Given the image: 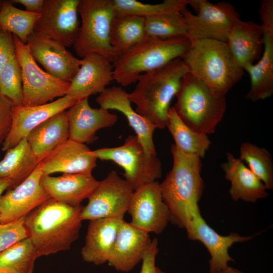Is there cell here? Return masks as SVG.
<instances>
[{
	"mask_svg": "<svg viewBox=\"0 0 273 273\" xmlns=\"http://www.w3.org/2000/svg\"><path fill=\"white\" fill-rule=\"evenodd\" d=\"M83 207L50 198L25 216V226L38 257L70 249L79 237Z\"/></svg>",
	"mask_w": 273,
	"mask_h": 273,
	"instance_id": "obj_1",
	"label": "cell"
},
{
	"mask_svg": "<svg viewBox=\"0 0 273 273\" xmlns=\"http://www.w3.org/2000/svg\"><path fill=\"white\" fill-rule=\"evenodd\" d=\"M173 164L164 180L160 184L164 202L170 214V221L185 228L192 212L199 208L204 190L201 175V158L171 147Z\"/></svg>",
	"mask_w": 273,
	"mask_h": 273,
	"instance_id": "obj_2",
	"label": "cell"
},
{
	"mask_svg": "<svg viewBox=\"0 0 273 273\" xmlns=\"http://www.w3.org/2000/svg\"><path fill=\"white\" fill-rule=\"evenodd\" d=\"M188 72L181 58L139 76L134 89L128 93L135 111L159 129L167 126L170 104L177 93L184 76Z\"/></svg>",
	"mask_w": 273,
	"mask_h": 273,
	"instance_id": "obj_3",
	"label": "cell"
},
{
	"mask_svg": "<svg viewBox=\"0 0 273 273\" xmlns=\"http://www.w3.org/2000/svg\"><path fill=\"white\" fill-rule=\"evenodd\" d=\"M181 59L188 72L220 96H225L244 74L226 42L221 41L194 40Z\"/></svg>",
	"mask_w": 273,
	"mask_h": 273,
	"instance_id": "obj_4",
	"label": "cell"
},
{
	"mask_svg": "<svg viewBox=\"0 0 273 273\" xmlns=\"http://www.w3.org/2000/svg\"><path fill=\"white\" fill-rule=\"evenodd\" d=\"M191 45L187 36L167 39L146 36L113 63L114 80L123 86L134 83L142 74L181 58Z\"/></svg>",
	"mask_w": 273,
	"mask_h": 273,
	"instance_id": "obj_5",
	"label": "cell"
},
{
	"mask_svg": "<svg viewBox=\"0 0 273 273\" xmlns=\"http://www.w3.org/2000/svg\"><path fill=\"white\" fill-rule=\"evenodd\" d=\"M175 96L173 107L186 125L206 135L215 132L226 109L225 96L216 94L189 72L183 77Z\"/></svg>",
	"mask_w": 273,
	"mask_h": 273,
	"instance_id": "obj_6",
	"label": "cell"
},
{
	"mask_svg": "<svg viewBox=\"0 0 273 273\" xmlns=\"http://www.w3.org/2000/svg\"><path fill=\"white\" fill-rule=\"evenodd\" d=\"M77 12L81 24L73 45L76 54L82 58L97 53L113 63L118 58L110 43L111 26L116 16L113 0H80Z\"/></svg>",
	"mask_w": 273,
	"mask_h": 273,
	"instance_id": "obj_7",
	"label": "cell"
},
{
	"mask_svg": "<svg viewBox=\"0 0 273 273\" xmlns=\"http://www.w3.org/2000/svg\"><path fill=\"white\" fill-rule=\"evenodd\" d=\"M91 153L97 159L111 161L121 167L124 179L134 191L156 181L162 175L160 160L146 153L136 135L128 136L120 146L101 148Z\"/></svg>",
	"mask_w": 273,
	"mask_h": 273,
	"instance_id": "obj_8",
	"label": "cell"
},
{
	"mask_svg": "<svg viewBox=\"0 0 273 273\" xmlns=\"http://www.w3.org/2000/svg\"><path fill=\"white\" fill-rule=\"evenodd\" d=\"M188 5L197 14H193L187 7L180 13L187 24L186 36L191 42L212 39L226 42L233 26L240 19L232 4L225 2L213 4L207 0H189Z\"/></svg>",
	"mask_w": 273,
	"mask_h": 273,
	"instance_id": "obj_9",
	"label": "cell"
},
{
	"mask_svg": "<svg viewBox=\"0 0 273 273\" xmlns=\"http://www.w3.org/2000/svg\"><path fill=\"white\" fill-rule=\"evenodd\" d=\"M16 55L19 64L24 106H34L52 102L66 95L70 82L49 74L36 63L26 44L13 35Z\"/></svg>",
	"mask_w": 273,
	"mask_h": 273,
	"instance_id": "obj_10",
	"label": "cell"
},
{
	"mask_svg": "<svg viewBox=\"0 0 273 273\" xmlns=\"http://www.w3.org/2000/svg\"><path fill=\"white\" fill-rule=\"evenodd\" d=\"M134 190L117 171L112 170L101 181L88 198L81 218L95 220L104 218L123 219Z\"/></svg>",
	"mask_w": 273,
	"mask_h": 273,
	"instance_id": "obj_11",
	"label": "cell"
},
{
	"mask_svg": "<svg viewBox=\"0 0 273 273\" xmlns=\"http://www.w3.org/2000/svg\"><path fill=\"white\" fill-rule=\"evenodd\" d=\"M80 0H44L33 32L65 47L74 43L79 30L77 8Z\"/></svg>",
	"mask_w": 273,
	"mask_h": 273,
	"instance_id": "obj_12",
	"label": "cell"
},
{
	"mask_svg": "<svg viewBox=\"0 0 273 273\" xmlns=\"http://www.w3.org/2000/svg\"><path fill=\"white\" fill-rule=\"evenodd\" d=\"M127 212L132 225L148 233L160 234L170 221L169 210L157 181L134 191Z\"/></svg>",
	"mask_w": 273,
	"mask_h": 273,
	"instance_id": "obj_13",
	"label": "cell"
},
{
	"mask_svg": "<svg viewBox=\"0 0 273 273\" xmlns=\"http://www.w3.org/2000/svg\"><path fill=\"white\" fill-rule=\"evenodd\" d=\"M185 228L189 239L200 241L207 249L210 256V273L216 272L229 267V262L235 261L229 255V249L235 243L247 241L253 237L242 236L237 233L220 235L205 221L199 207L192 212Z\"/></svg>",
	"mask_w": 273,
	"mask_h": 273,
	"instance_id": "obj_14",
	"label": "cell"
},
{
	"mask_svg": "<svg viewBox=\"0 0 273 273\" xmlns=\"http://www.w3.org/2000/svg\"><path fill=\"white\" fill-rule=\"evenodd\" d=\"M42 166L39 163L33 172L22 183L8 189L0 197V223L4 224L26 216L50 198L40 180Z\"/></svg>",
	"mask_w": 273,
	"mask_h": 273,
	"instance_id": "obj_15",
	"label": "cell"
},
{
	"mask_svg": "<svg viewBox=\"0 0 273 273\" xmlns=\"http://www.w3.org/2000/svg\"><path fill=\"white\" fill-rule=\"evenodd\" d=\"M77 101L65 95L58 99L34 106H13L10 131L2 144V150L7 151L16 146L37 126L54 115L66 110Z\"/></svg>",
	"mask_w": 273,
	"mask_h": 273,
	"instance_id": "obj_16",
	"label": "cell"
},
{
	"mask_svg": "<svg viewBox=\"0 0 273 273\" xmlns=\"http://www.w3.org/2000/svg\"><path fill=\"white\" fill-rule=\"evenodd\" d=\"M26 44L35 61L54 77L70 82L79 69L80 59L50 38L33 32Z\"/></svg>",
	"mask_w": 273,
	"mask_h": 273,
	"instance_id": "obj_17",
	"label": "cell"
},
{
	"mask_svg": "<svg viewBox=\"0 0 273 273\" xmlns=\"http://www.w3.org/2000/svg\"><path fill=\"white\" fill-rule=\"evenodd\" d=\"M114 66L107 58L93 53L80 59V66L66 95L76 101L101 94L114 80Z\"/></svg>",
	"mask_w": 273,
	"mask_h": 273,
	"instance_id": "obj_18",
	"label": "cell"
},
{
	"mask_svg": "<svg viewBox=\"0 0 273 273\" xmlns=\"http://www.w3.org/2000/svg\"><path fill=\"white\" fill-rule=\"evenodd\" d=\"M69 139L82 144H90L98 138L97 131L113 126L118 120L116 114L100 107L93 108L88 98L77 101L67 111Z\"/></svg>",
	"mask_w": 273,
	"mask_h": 273,
	"instance_id": "obj_19",
	"label": "cell"
},
{
	"mask_svg": "<svg viewBox=\"0 0 273 273\" xmlns=\"http://www.w3.org/2000/svg\"><path fill=\"white\" fill-rule=\"evenodd\" d=\"M151 241L149 233L123 220L108 264L117 271H130L142 261Z\"/></svg>",
	"mask_w": 273,
	"mask_h": 273,
	"instance_id": "obj_20",
	"label": "cell"
},
{
	"mask_svg": "<svg viewBox=\"0 0 273 273\" xmlns=\"http://www.w3.org/2000/svg\"><path fill=\"white\" fill-rule=\"evenodd\" d=\"M97 158L84 144L68 139L40 162L43 175L56 172L92 174Z\"/></svg>",
	"mask_w": 273,
	"mask_h": 273,
	"instance_id": "obj_21",
	"label": "cell"
},
{
	"mask_svg": "<svg viewBox=\"0 0 273 273\" xmlns=\"http://www.w3.org/2000/svg\"><path fill=\"white\" fill-rule=\"evenodd\" d=\"M96 101L100 107L116 110L124 115L146 153L157 155L153 141L156 126L132 109L128 93L122 88L116 86L106 88L97 97Z\"/></svg>",
	"mask_w": 273,
	"mask_h": 273,
	"instance_id": "obj_22",
	"label": "cell"
},
{
	"mask_svg": "<svg viewBox=\"0 0 273 273\" xmlns=\"http://www.w3.org/2000/svg\"><path fill=\"white\" fill-rule=\"evenodd\" d=\"M40 183L51 198L77 207L97 187L99 181L92 174H66L59 176L43 175Z\"/></svg>",
	"mask_w": 273,
	"mask_h": 273,
	"instance_id": "obj_23",
	"label": "cell"
},
{
	"mask_svg": "<svg viewBox=\"0 0 273 273\" xmlns=\"http://www.w3.org/2000/svg\"><path fill=\"white\" fill-rule=\"evenodd\" d=\"M260 25L263 31V54L257 63L244 68L250 78V88L245 99L253 102L266 99L273 93V23Z\"/></svg>",
	"mask_w": 273,
	"mask_h": 273,
	"instance_id": "obj_24",
	"label": "cell"
},
{
	"mask_svg": "<svg viewBox=\"0 0 273 273\" xmlns=\"http://www.w3.org/2000/svg\"><path fill=\"white\" fill-rule=\"evenodd\" d=\"M123 220L104 218L89 220L85 244L81 250L84 261L95 265L108 262Z\"/></svg>",
	"mask_w": 273,
	"mask_h": 273,
	"instance_id": "obj_25",
	"label": "cell"
},
{
	"mask_svg": "<svg viewBox=\"0 0 273 273\" xmlns=\"http://www.w3.org/2000/svg\"><path fill=\"white\" fill-rule=\"evenodd\" d=\"M226 161L221 164L225 177L231 184L229 194L234 201L256 202L268 196L263 183L239 158L227 152Z\"/></svg>",
	"mask_w": 273,
	"mask_h": 273,
	"instance_id": "obj_26",
	"label": "cell"
},
{
	"mask_svg": "<svg viewBox=\"0 0 273 273\" xmlns=\"http://www.w3.org/2000/svg\"><path fill=\"white\" fill-rule=\"evenodd\" d=\"M263 31L260 25L240 19L233 26L226 43L237 63L244 70L253 64L263 48Z\"/></svg>",
	"mask_w": 273,
	"mask_h": 273,
	"instance_id": "obj_27",
	"label": "cell"
},
{
	"mask_svg": "<svg viewBox=\"0 0 273 273\" xmlns=\"http://www.w3.org/2000/svg\"><path fill=\"white\" fill-rule=\"evenodd\" d=\"M69 138L67 111L65 110L37 126L26 139L33 154L40 162Z\"/></svg>",
	"mask_w": 273,
	"mask_h": 273,
	"instance_id": "obj_28",
	"label": "cell"
},
{
	"mask_svg": "<svg viewBox=\"0 0 273 273\" xmlns=\"http://www.w3.org/2000/svg\"><path fill=\"white\" fill-rule=\"evenodd\" d=\"M6 152L0 161V178L9 177L12 181L10 189H13L24 181L39 162L33 154L26 139Z\"/></svg>",
	"mask_w": 273,
	"mask_h": 273,
	"instance_id": "obj_29",
	"label": "cell"
},
{
	"mask_svg": "<svg viewBox=\"0 0 273 273\" xmlns=\"http://www.w3.org/2000/svg\"><path fill=\"white\" fill-rule=\"evenodd\" d=\"M145 37L144 18L135 16H116L113 20L110 29V43L118 58Z\"/></svg>",
	"mask_w": 273,
	"mask_h": 273,
	"instance_id": "obj_30",
	"label": "cell"
},
{
	"mask_svg": "<svg viewBox=\"0 0 273 273\" xmlns=\"http://www.w3.org/2000/svg\"><path fill=\"white\" fill-rule=\"evenodd\" d=\"M172 135L174 145L181 152L203 158L211 144L207 135L190 128L180 119L173 106L168 112L167 126Z\"/></svg>",
	"mask_w": 273,
	"mask_h": 273,
	"instance_id": "obj_31",
	"label": "cell"
},
{
	"mask_svg": "<svg viewBox=\"0 0 273 273\" xmlns=\"http://www.w3.org/2000/svg\"><path fill=\"white\" fill-rule=\"evenodd\" d=\"M37 258V253L28 237L0 254V271L6 273H32Z\"/></svg>",
	"mask_w": 273,
	"mask_h": 273,
	"instance_id": "obj_32",
	"label": "cell"
},
{
	"mask_svg": "<svg viewBox=\"0 0 273 273\" xmlns=\"http://www.w3.org/2000/svg\"><path fill=\"white\" fill-rule=\"evenodd\" d=\"M40 15L39 13H31L17 8L11 1H3L0 11V27L26 44Z\"/></svg>",
	"mask_w": 273,
	"mask_h": 273,
	"instance_id": "obj_33",
	"label": "cell"
},
{
	"mask_svg": "<svg viewBox=\"0 0 273 273\" xmlns=\"http://www.w3.org/2000/svg\"><path fill=\"white\" fill-rule=\"evenodd\" d=\"M146 36L167 39L187 36L185 18L180 12L161 14L145 18Z\"/></svg>",
	"mask_w": 273,
	"mask_h": 273,
	"instance_id": "obj_34",
	"label": "cell"
},
{
	"mask_svg": "<svg viewBox=\"0 0 273 273\" xmlns=\"http://www.w3.org/2000/svg\"><path fill=\"white\" fill-rule=\"evenodd\" d=\"M251 171L263 183L267 190L273 189V162L270 153L248 142L240 147V158Z\"/></svg>",
	"mask_w": 273,
	"mask_h": 273,
	"instance_id": "obj_35",
	"label": "cell"
},
{
	"mask_svg": "<svg viewBox=\"0 0 273 273\" xmlns=\"http://www.w3.org/2000/svg\"><path fill=\"white\" fill-rule=\"evenodd\" d=\"M116 16L146 18L161 14L180 12L189 0H165L158 4H144L136 0H113Z\"/></svg>",
	"mask_w": 273,
	"mask_h": 273,
	"instance_id": "obj_36",
	"label": "cell"
},
{
	"mask_svg": "<svg viewBox=\"0 0 273 273\" xmlns=\"http://www.w3.org/2000/svg\"><path fill=\"white\" fill-rule=\"evenodd\" d=\"M0 93L14 106L22 105L21 68L16 55L10 58L0 73Z\"/></svg>",
	"mask_w": 273,
	"mask_h": 273,
	"instance_id": "obj_37",
	"label": "cell"
},
{
	"mask_svg": "<svg viewBox=\"0 0 273 273\" xmlns=\"http://www.w3.org/2000/svg\"><path fill=\"white\" fill-rule=\"evenodd\" d=\"M25 216L11 222L0 223V254L17 243L29 237Z\"/></svg>",
	"mask_w": 273,
	"mask_h": 273,
	"instance_id": "obj_38",
	"label": "cell"
},
{
	"mask_svg": "<svg viewBox=\"0 0 273 273\" xmlns=\"http://www.w3.org/2000/svg\"><path fill=\"white\" fill-rule=\"evenodd\" d=\"M13 104L0 93V145L3 144L11 126Z\"/></svg>",
	"mask_w": 273,
	"mask_h": 273,
	"instance_id": "obj_39",
	"label": "cell"
},
{
	"mask_svg": "<svg viewBox=\"0 0 273 273\" xmlns=\"http://www.w3.org/2000/svg\"><path fill=\"white\" fill-rule=\"evenodd\" d=\"M15 55L13 34L0 27V73L7 62Z\"/></svg>",
	"mask_w": 273,
	"mask_h": 273,
	"instance_id": "obj_40",
	"label": "cell"
},
{
	"mask_svg": "<svg viewBox=\"0 0 273 273\" xmlns=\"http://www.w3.org/2000/svg\"><path fill=\"white\" fill-rule=\"evenodd\" d=\"M158 250V240L154 238L143 256L140 273H165L156 265Z\"/></svg>",
	"mask_w": 273,
	"mask_h": 273,
	"instance_id": "obj_41",
	"label": "cell"
},
{
	"mask_svg": "<svg viewBox=\"0 0 273 273\" xmlns=\"http://www.w3.org/2000/svg\"><path fill=\"white\" fill-rule=\"evenodd\" d=\"M11 2L22 5L27 12L40 14L44 0H13Z\"/></svg>",
	"mask_w": 273,
	"mask_h": 273,
	"instance_id": "obj_42",
	"label": "cell"
},
{
	"mask_svg": "<svg viewBox=\"0 0 273 273\" xmlns=\"http://www.w3.org/2000/svg\"><path fill=\"white\" fill-rule=\"evenodd\" d=\"M11 179L9 177L0 178V197L6 190L11 188Z\"/></svg>",
	"mask_w": 273,
	"mask_h": 273,
	"instance_id": "obj_43",
	"label": "cell"
},
{
	"mask_svg": "<svg viewBox=\"0 0 273 273\" xmlns=\"http://www.w3.org/2000/svg\"><path fill=\"white\" fill-rule=\"evenodd\" d=\"M214 273H244L242 271L237 268L229 266L226 268Z\"/></svg>",
	"mask_w": 273,
	"mask_h": 273,
	"instance_id": "obj_44",
	"label": "cell"
},
{
	"mask_svg": "<svg viewBox=\"0 0 273 273\" xmlns=\"http://www.w3.org/2000/svg\"><path fill=\"white\" fill-rule=\"evenodd\" d=\"M3 1H1L0 0V11L2 8V6H3Z\"/></svg>",
	"mask_w": 273,
	"mask_h": 273,
	"instance_id": "obj_45",
	"label": "cell"
},
{
	"mask_svg": "<svg viewBox=\"0 0 273 273\" xmlns=\"http://www.w3.org/2000/svg\"><path fill=\"white\" fill-rule=\"evenodd\" d=\"M0 273H6V272H4L1 271H0Z\"/></svg>",
	"mask_w": 273,
	"mask_h": 273,
	"instance_id": "obj_46",
	"label": "cell"
}]
</instances>
